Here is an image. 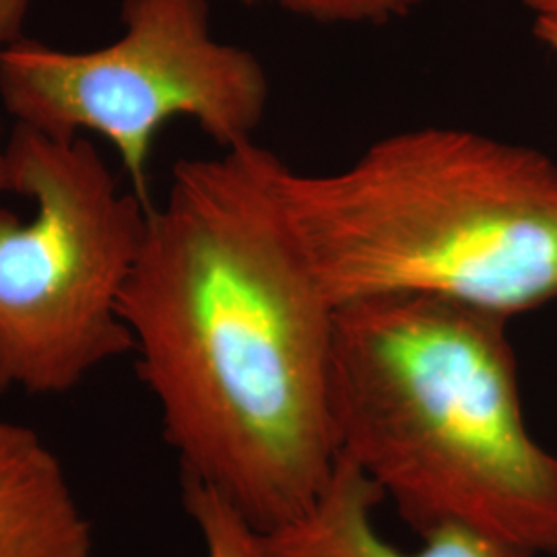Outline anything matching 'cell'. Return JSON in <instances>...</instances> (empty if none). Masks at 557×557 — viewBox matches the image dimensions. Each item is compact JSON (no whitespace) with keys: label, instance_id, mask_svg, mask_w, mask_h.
Instances as JSON below:
<instances>
[{"label":"cell","instance_id":"6da1fadb","mask_svg":"<svg viewBox=\"0 0 557 557\" xmlns=\"http://www.w3.org/2000/svg\"><path fill=\"white\" fill-rule=\"evenodd\" d=\"M273 161L257 140L180 160L119 299L182 478L259 531L308 508L337 462L335 306L283 215Z\"/></svg>","mask_w":557,"mask_h":557},{"label":"cell","instance_id":"7a4b0ae2","mask_svg":"<svg viewBox=\"0 0 557 557\" xmlns=\"http://www.w3.org/2000/svg\"><path fill=\"white\" fill-rule=\"evenodd\" d=\"M506 326L430 296L337 306L333 440L421 537L469 529L557 554V455L529 432Z\"/></svg>","mask_w":557,"mask_h":557},{"label":"cell","instance_id":"3957f363","mask_svg":"<svg viewBox=\"0 0 557 557\" xmlns=\"http://www.w3.org/2000/svg\"><path fill=\"white\" fill-rule=\"evenodd\" d=\"M273 184L335 308L430 296L510 320L557 298V163L533 147L430 124L335 172L275 156Z\"/></svg>","mask_w":557,"mask_h":557},{"label":"cell","instance_id":"277c9868","mask_svg":"<svg viewBox=\"0 0 557 557\" xmlns=\"http://www.w3.org/2000/svg\"><path fill=\"white\" fill-rule=\"evenodd\" d=\"M2 151L11 193L36 213L0 207V393L64 395L135 351L119 299L151 207L120 188L85 137L15 122Z\"/></svg>","mask_w":557,"mask_h":557},{"label":"cell","instance_id":"5b68a950","mask_svg":"<svg viewBox=\"0 0 557 557\" xmlns=\"http://www.w3.org/2000/svg\"><path fill=\"white\" fill-rule=\"evenodd\" d=\"M119 40L87 52L21 36L0 48V100L15 122L59 139L108 140L147 207L161 128L195 120L221 151L255 140L271 100L250 50L211 32L209 0H124Z\"/></svg>","mask_w":557,"mask_h":557},{"label":"cell","instance_id":"8992f818","mask_svg":"<svg viewBox=\"0 0 557 557\" xmlns=\"http://www.w3.org/2000/svg\"><path fill=\"white\" fill-rule=\"evenodd\" d=\"M384 496L349 458L338 457L317 499L287 522L260 531L262 557H535L469 529L425 535L416 552L398 549L376 529Z\"/></svg>","mask_w":557,"mask_h":557},{"label":"cell","instance_id":"52a82bcc","mask_svg":"<svg viewBox=\"0 0 557 557\" xmlns=\"http://www.w3.org/2000/svg\"><path fill=\"white\" fill-rule=\"evenodd\" d=\"M91 547L59 457L36 430L0 421V557H89Z\"/></svg>","mask_w":557,"mask_h":557},{"label":"cell","instance_id":"ba28073f","mask_svg":"<svg viewBox=\"0 0 557 557\" xmlns=\"http://www.w3.org/2000/svg\"><path fill=\"white\" fill-rule=\"evenodd\" d=\"M182 498L200 531L207 557H262L259 529L213 487L182 479Z\"/></svg>","mask_w":557,"mask_h":557},{"label":"cell","instance_id":"9c48e42d","mask_svg":"<svg viewBox=\"0 0 557 557\" xmlns=\"http://www.w3.org/2000/svg\"><path fill=\"white\" fill-rule=\"evenodd\" d=\"M257 4L260 0H242ZM278 9L322 25H384L418 11L432 0H269Z\"/></svg>","mask_w":557,"mask_h":557},{"label":"cell","instance_id":"30bf717a","mask_svg":"<svg viewBox=\"0 0 557 557\" xmlns=\"http://www.w3.org/2000/svg\"><path fill=\"white\" fill-rule=\"evenodd\" d=\"M34 0H0V48L23 36V23ZM11 193L4 151H0V195Z\"/></svg>","mask_w":557,"mask_h":557},{"label":"cell","instance_id":"8fae6325","mask_svg":"<svg viewBox=\"0 0 557 557\" xmlns=\"http://www.w3.org/2000/svg\"><path fill=\"white\" fill-rule=\"evenodd\" d=\"M533 15V34L557 54V0H524Z\"/></svg>","mask_w":557,"mask_h":557}]
</instances>
